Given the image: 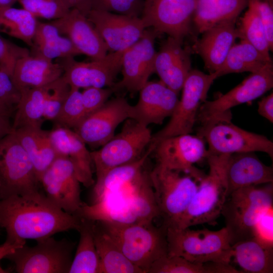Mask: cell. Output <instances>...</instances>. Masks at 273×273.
Instances as JSON below:
<instances>
[{"mask_svg": "<svg viewBox=\"0 0 273 273\" xmlns=\"http://www.w3.org/2000/svg\"><path fill=\"white\" fill-rule=\"evenodd\" d=\"M81 217L54 204L42 193L35 197L13 195L0 199V228L5 242L16 247L28 239L36 241L56 233L78 229Z\"/></svg>", "mask_w": 273, "mask_h": 273, "instance_id": "6da1fadb", "label": "cell"}, {"mask_svg": "<svg viewBox=\"0 0 273 273\" xmlns=\"http://www.w3.org/2000/svg\"><path fill=\"white\" fill-rule=\"evenodd\" d=\"M124 255L144 273L168 254L166 228L150 223H119L96 220Z\"/></svg>", "mask_w": 273, "mask_h": 273, "instance_id": "7a4b0ae2", "label": "cell"}, {"mask_svg": "<svg viewBox=\"0 0 273 273\" xmlns=\"http://www.w3.org/2000/svg\"><path fill=\"white\" fill-rule=\"evenodd\" d=\"M230 155H207L209 172L201 180L188 208L173 228L215 224L227 198L225 173Z\"/></svg>", "mask_w": 273, "mask_h": 273, "instance_id": "3957f363", "label": "cell"}, {"mask_svg": "<svg viewBox=\"0 0 273 273\" xmlns=\"http://www.w3.org/2000/svg\"><path fill=\"white\" fill-rule=\"evenodd\" d=\"M272 206V183L233 192L226 198L221 212L231 245L253 238V228L257 220Z\"/></svg>", "mask_w": 273, "mask_h": 273, "instance_id": "277c9868", "label": "cell"}, {"mask_svg": "<svg viewBox=\"0 0 273 273\" xmlns=\"http://www.w3.org/2000/svg\"><path fill=\"white\" fill-rule=\"evenodd\" d=\"M205 173H187L159 164L150 171L155 198L166 228H174L186 210Z\"/></svg>", "mask_w": 273, "mask_h": 273, "instance_id": "5b68a950", "label": "cell"}, {"mask_svg": "<svg viewBox=\"0 0 273 273\" xmlns=\"http://www.w3.org/2000/svg\"><path fill=\"white\" fill-rule=\"evenodd\" d=\"M168 255L195 263H231V245L225 227L217 231L166 228Z\"/></svg>", "mask_w": 273, "mask_h": 273, "instance_id": "8992f818", "label": "cell"}, {"mask_svg": "<svg viewBox=\"0 0 273 273\" xmlns=\"http://www.w3.org/2000/svg\"><path fill=\"white\" fill-rule=\"evenodd\" d=\"M31 160L13 131L0 140V199L42 194Z\"/></svg>", "mask_w": 273, "mask_h": 273, "instance_id": "52a82bcc", "label": "cell"}, {"mask_svg": "<svg viewBox=\"0 0 273 273\" xmlns=\"http://www.w3.org/2000/svg\"><path fill=\"white\" fill-rule=\"evenodd\" d=\"M125 121L119 133L90 152L97 180L112 169L139 158L151 143L152 135L148 126L132 119Z\"/></svg>", "mask_w": 273, "mask_h": 273, "instance_id": "ba28073f", "label": "cell"}, {"mask_svg": "<svg viewBox=\"0 0 273 273\" xmlns=\"http://www.w3.org/2000/svg\"><path fill=\"white\" fill-rule=\"evenodd\" d=\"M34 246L25 244L14 249L7 258L15 264L19 273H68L75 243L66 239L52 237L37 240Z\"/></svg>", "mask_w": 273, "mask_h": 273, "instance_id": "9c48e42d", "label": "cell"}, {"mask_svg": "<svg viewBox=\"0 0 273 273\" xmlns=\"http://www.w3.org/2000/svg\"><path fill=\"white\" fill-rule=\"evenodd\" d=\"M217 78L216 72L205 74L200 70H192L186 79L182 96L167 124L152 135L151 143L175 135L190 133L197 121L202 104L206 101L208 90Z\"/></svg>", "mask_w": 273, "mask_h": 273, "instance_id": "30bf717a", "label": "cell"}, {"mask_svg": "<svg viewBox=\"0 0 273 273\" xmlns=\"http://www.w3.org/2000/svg\"><path fill=\"white\" fill-rule=\"evenodd\" d=\"M273 86V67L270 62L259 71L251 73L241 83L213 101L206 100L201 106L197 120L201 127L217 121L231 120V109L253 101Z\"/></svg>", "mask_w": 273, "mask_h": 273, "instance_id": "8fae6325", "label": "cell"}, {"mask_svg": "<svg viewBox=\"0 0 273 273\" xmlns=\"http://www.w3.org/2000/svg\"><path fill=\"white\" fill-rule=\"evenodd\" d=\"M197 0H145L141 18L146 28L183 42L192 33Z\"/></svg>", "mask_w": 273, "mask_h": 273, "instance_id": "7c38bea8", "label": "cell"}, {"mask_svg": "<svg viewBox=\"0 0 273 273\" xmlns=\"http://www.w3.org/2000/svg\"><path fill=\"white\" fill-rule=\"evenodd\" d=\"M198 135L206 141L207 155L262 152L273 158V143L266 136L233 124L231 120L217 121L200 127Z\"/></svg>", "mask_w": 273, "mask_h": 273, "instance_id": "4fadbf2b", "label": "cell"}, {"mask_svg": "<svg viewBox=\"0 0 273 273\" xmlns=\"http://www.w3.org/2000/svg\"><path fill=\"white\" fill-rule=\"evenodd\" d=\"M124 51L109 52L104 57L90 62H78L74 57L57 59L63 70V78L72 87H112L121 70Z\"/></svg>", "mask_w": 273, "mask_h": 273, "instance_id": "5bb4252c", "label": "cell"}, {"mask_svg": "<svg viewBox=\"0 0 273 273\" xmlns=\"http://www.w3.org/2000/svg\"><path fill=\"white\" fill-rule=\"evenodd\" d=\"M39 182L47 198L63 211L75 214L84 204L80 198V183L67 157L59 155Z\"/></svg>", "mask_w": 273, "mask_h": 273, "instance_id": "9a60e30c", "label": "cell"}, {"mask_svg": "<svg viewBox=\"0 0 273 273\" xmlns=\"http://www.w3.org/2000/svg\"><path fill=\"white\" fill-rule=\"evenodd\" d=\"M131 113L132 105L125 99L114 98L86 116L73 130L86 145L101 147L114 136L121 123L131 118Z\"/></svg>", "mask_w": 273, "mask_h": 273, "instance_id": "2e32d148", "label": "cell"}, {"mask_svg": "<svg viewBox=\"0 0 273 273\" xmlns=\"http://www.w3.org/2000/svg\"><path fill=\"white\" fill-rule=\"evenodd\" d=\"M149 28L145 29L138 41L124 51L121 70L122 78L113 86L115 92L122 88L131 93L139 92L155 72L157 52L154 43L158 34Z\"/></svg>", "mask_w": 273, "mask_h": 273, "instance_id": "e0dca14e", "label": "cell"}, {"mask_svg": "<svg viewBox=\"0 0 273 273\" xmlns=\"http://www.w3.org/2000/svg\"><path fill=\"white\" fill-rule=\"evenodd\" d=\"M154 145L157 164L187 173L202 172L194 166L207 155L204 140L200 136L183 134L163 139Z\"/></svg>", "mask_w": 273, "mask_h": 273, "instance_id": "ac0fdd59", "label": "cell"}, {"mask_svg": "<svg viewBox=\"0 0 273 273\" xmlns=\"http://www.w3.org/2000/svg\"><path fill=\"white\" fill-rule=\"evenodd\" d=\"M87 18L109 52L125 51L142 37L146 29L141 17L91 10Z\"/></svg>", "mask_w": 273, "mask_h": 273, "instance_id": "d6986e66", "label": "cell"}, {"mask_svg": "<svg viewBox=\"0 0 273 273\" xmlns=\"http://www.w3.org/2000/svg\"><path fill=\"white\" fill-rule=\"evenodd\" d=\"M139 92L138 101L132 105L131 119L146 126L162 124L171 116L179 100L178 94L160 80L147 81Z\"/></svg>", "mask_w": 273, "mask_h": 273, "instance_id": "ffe728a7", "label": "cell"}, {"mask_svg": "<svg viewBox=\"0 0 273 273\" xmlns=\"http://www.w3.org/2000/svg\"><path fill=\"white\" fill-rule=\"evenodd\" d=\"M50 22L71 40L82 55L96 60L107 54L104 40L87 17L78 10L71 9L63 17Z\"/></svg>", "mask_w": 273, "mask_h": 273, "instance_id": "44dd1931", "label": "cell"}, {"mask_svg": "<svg viewBox=\"0 0 273 273\" xmlns=\"http://www.w3.org/2000/svg\"><path fill=\"white\" fill-rule=\"evenodd\" d=\"M183 42L168 36L157 52L155 70L162 82L178 94L191 70V51Z\"/></svg>", "mask_w": 273, "mask_h": 273, "instance_id": "7402d4cb", "label": "cell"}, {"mask_svg": "<svg viewBox=\"0 0 273 273\" xmlns=\"http://www.w3.org/2000/svg\"><path fill=\"white\" fill-rule=\"evenodd\" d=\"M230 154L225 167L226 197L245 187L273 182V169L264 164L254 153Z\"/></svg>", "mask_w": 273, "mask_h": 273, "instance_id": "603a6c76", "label": "cell"}, {"mask_svg": "<svg viewBox=\"0 0 273 273\" xmlns=\"http://www.w3.org/2000/svg\"><path fill=\"white\" fill-rule=\"evenodd\" d=\"M235 23L236 21L225 22L208 29L193 46L203 59L209 73L220 68L236 39L239 38Z\"/></svg>", "mask_w": 273, "mask_h": 273, "instance_id": "cb8c5ba5", "label": "cell"}, {"mask_svg": "<svg viewBox=\"0 0 273 273\" xmlns=\"http://www.w3.org/2000/svg\"><path fill=\"white\" fill-rule=\"evenodd\" d=\"M50 136L58 154L72 163L79 182L85 187L94 185L90 152L80 137L73 130L59 126L50 131Z\"/></svg>", "mask_w": 273, "mask_h": 273, "instance_id": "d4e9b609", "label": "cell"}, {"mask_svg": "<svg viewBox=\"0 0 273 273\" xmlns=\"http://www.w3.org/2000/svg\"><path fill=\"white\" fill-rule=\"evenodd\" d=\"M63 74V68L57 61L30 53L17 61L12 80L21 92L49 84L62 77Z\"/></svg>", "mask_w": 273, "mask_h": 273, "instance_id": "484cf974", "label": "cell"}, {"mask_svg": "<svg viewBox=\"0 0 273 273\" xmlns=\"http://www.w3.org/2000/svg\"><path fill=\"white\" fill-rule=\"evenodd\" d=\"M13 133L28 155L39 181L59 156L51 140L50 131L35 125L20 127L14 130Z\"/></svg>", "mask_w": 273, "mask_h": 273, "instance_id": "4316f807", "label": "cell"}, {"mask_svg": "<svg viewBox=\"0 0 273 273\" xmlns=\"http://www.w3.org/2000/svg\"><path fill=\"white\" fill-rule=\"evenodd\" d=\"M249 0H197L193 25L202 33L222 23L236 21Z\"/></svg>", "mask_w": 273, "mask_h": 273, "instance_id": "83f0119b", "label": "cell"}, {"mask_svg": "<svg viewBox=\"0 0 273 273\" xmlns=\"http://www.w3.org/2000/svg\"><path fill=\"white\" fill-rule=\"evenodd\" d=\"M154 148V146L150 144L139 158L112 169L100 179L96 180L94 187V203L109 194L119 193L130 185L146 168L148 157Z\"/></svg>", "mask_w": 273, "mask_h": 273, "instance_id": "f1b7e54d", "label": "cell"}, {"mask_svg": "<svg viewBox=\"0 0 273 273\" xmlns=\"http://www.w3.org/2000/svg\"><path fill=\"white\" fill-rule=\"evenodd\" d=\"M30 53L53 60L82 55L71 40L51 22H38Z\"/></svg>", "mask_w": 273, "mask_h": 273, "instance_id": "f546056e", "label": "cell"}, {"mask_svg": "<svg viewBox=\"0 0 273 273\" xmlns=\"http://www.w3.org/2000/svg\"><path fill=\"white\" fill-rule=\"evenodd\" d=\"M233 259L242 272H273V248H267L254 239L238 242L231 245Z\"/></svg>", "mask_w": 273, "mask_h": 273, "instance_id": "4dcf8cb0", "label": "cell"}, {"mask_svg": "<svg viewBox=\"0 0 273 273\" xmlns=\"http://www.w3.org/2000/svg\"><path fill=\"white\" fill-rule=\"evenodd\" d=\"M94 236L100 260V273H144L133 264L94 220Z\"/></svg>", "mask_w": 273, "mask_h": 273, "instance_id": "1f68e13d", "label": "cell"}, {"mask_svg": "<svg viewBox=\"0 0 273 273\" xmlns=\"http://www.w3.org/2000/svg\"><path fill=\"white\" fill-rule=\"evenodd\" d=\"M234 43L230 50L222 65L215 72L217 77L233 73H254L272 62L245 39Z\"/></svg>", "mask_w": 273, "mask_h": 273, "instance_id": "d6a6232c", "label": "cell"}, {"mask_svg": "<svg viewBox=\"0 0 273 273\" xmlns=\"http://www.w3.org/2000/svg\"><path fill=\"white\" fill-rule=\"evenodd\" d=\"M52 83L20 92L12 124L13 130L26 126L42 125L46 102Z\"/></svg>", "mask_w": 273, "mask_h": 273, "instance_id": "836d02e7", "label": "cell"}, {"mask_svg": "<svg viewBox=\"0 0 273 273\" xmlns=\"http://www.w3.org/2000/svg\"><path fill=\"white\" fill-rule=\"evenodd\" d=\"M151 170L146 169L128 192L127 199L137 221L152 222L159 215L150 179Z\"/></svg>", "mask_w": 273, "mask_h": 273, "instance_id": "e575fe53", "label": "cell"}, {"mask_svg": "<svg viewBox=\"0 0 273 273\" xmlns=\"http://www.w3.org/2000/svg\"><path fill=\"white\" fill-rule=\"evenodd\" d=\"M95 221L81 217L78 244L69 273H100V260L94 236Z\"/></svg>", "mask_w": 273, "mask_h": 273, "instance_id": "d590c367", "label": "cell"}, {"mask_svg": "<svg viewBox=\"0 0 273 273\" xmlns=\"http://www.w3.org/2000/svg\"><path fill=\"white\" fill-rule=\"evenodd\" d=\"M38 22L35 17L23 8L0 9V32L20 39L30 48Z\"/></svg>", "mask_w": 273, "mask_h": 273, "instance_id": "8d00e7d4", "label": "cell"}, {"mask_svg": "<svg viewBox=\"0 0 273 273\" xmlns=\"http://www.w3.org/2000/svg\"><path fill=\"white\" fill-rule=\"evenodd\" d=\"M248 9L241 20L239 38L245 39L268 58H271L264 28L254 1H248Z\"/></svg>", "mask_w": 273, "mask_h": 273, "instance_id": "74e56055", "label": "cell"}, {"mask_svg": "<svg viewBox=\"0 0 273 273\" xmlns=\"http://www.w3.org/2000/svg\"><path fill=\"white\" fill-rule=\"evenodd\" d=\"M67 97L53 121L58 126L74 128L85 117L80 89L70 86Z\"/></svg>", "mask_w": 273, "mask_h": 273, "instance_id": "f35d334b", "label": "cell"}, {"mask_svg": "<svg viewBox=\"0 0 273 273\" xmlns=\"http://www.w3.org/2000/svg\"><path fill=\"white\" fill-rule=\"evenodd\" d=\"M17 2L36 18L51 21L63 17L71 9L64 0H18Z\"/></svg>", "mask_w": 273, "mask_h": 273, "instance_id": "ab89813d", "label": "cell"}, {"mask_svg": "<svg viewBox=\"0 0 273 273\" xmlns=\"http://www.w3.org/2000/svg\"><path fill=\"white\" fill-rule=\"evenodd\" d=\"M149 273H207L204 263H195L178 256L165 255L151 266Z\"/></svg>", "mask_w": 273, "mask_h": 273, "instance_id": "60d3db41", "label": "cell"}, {"mask_svg": "<svg viewBox=\"0 0 273 273\" xmlns=\"http://www.w3.org/2000/svg\"><path fill=\"white\" fill-rule=\"evenodd\" d=\"M144 0H92V10L141 17Z\"/></svg>", "mask_w": 273, "mask_h": 273, "instance_id": "b9f144b4", "label": "cell"}, {"mask_svg": "<svg viewBox=\"0 0 273 273\" xmlns=\"http://www.w3.org/2000/svg\"><path fill=\"white\" fill-rule=\"evenodd\" d=\"M70 88L62 76L52 83L46 102L44 119L53 120L56 117L68 95Z\"/></svg>", "mask_w": 273, "mask_h": 273, "instance_id": "7bdbcfd3", "label": "cell"}, {"mask_svg": "<svg viewBox=\"0 0 273 273\" xmlns=\"http://www.w3.org/2000/svg\"><path fill=\"white\" fill-rule=\"evenodd\" d=\"M30 53L28 49L18 46L0 35V67L11 78L17 61Z\"/></svg>", "mask_w": 273, "mask_h": 273, "instance_id": "ee69618b", "label": "cell"}, {"mask_svg": "<svg viewBox=\"0 0 273 273\" xmlns=\"http://www.w3.org/2000/svg\"><path fill=\"white\" fill-rule=\"evenodd\" d=\"M115 92L113 86L106 88L89 87L83 88L81 92V96L85 117L103 106Z\"/></svg>", "mask_w": 273, "mask_h": 273, "instance_id": "f6af8a7d", "label": "cell"}, {"mask_svg": "<svg viewBox=\"0 0 273 273\" xmlns=\"http://www.w3.org/2000/svg\"><path fill=\"white\" fill-rule=\"evenodd\" d=\"M273 207L259 217L253 231V238L262 245L273 248Z\"/></svg>", "mask_w": 273, "mask_h": 273, "instance_id": "bcb514c9", "label": "cell"}, {"mask_svg": "<svg viewBox=\"0 0 273 273\" xmlns=\"http://www.w3.org/2000/svg\"><path fill=\"white\" fill-rule=\"evenodd\" d=\"M21 93L14 84L11 76L0 67V100L11 107H15Z\"/></svg>", "mask_w": 273, "mask_h": 273, "instance_id": "7dc6e473", "label": "cell"}, {"mask_svg": "<svg viewBox=\"0 0 273 273\" xmlns=\"http://www.w3.org/2000/svg\"><path fill=\"white\" fill-rule=\"evenodd\" d=\"M259 13L269 51L273 49V6L267 0L253 1Z\"/></svg>", "mask_w": 273, "mask_h": 273, "instance_id": "c3c4849f", "label": "cell"}, {"mask_svg": "<svg viewBox=\"0 0 273 273\" xmlns=\"http://www.w3.org/2000/svg\"><path fill=\"white\" fill-rule=\"evenodd\" d=\"M258 113L267 119L270 122H273V93L262 98L258 103Z\"/></svg>", "mask_w": 273, "mask_h": 273, "instance_id": "681fc988", "label": "cell"}, {"mask_svg": "<svg viewBox=\"0 0 273 273\" xmlns=\"http://www.w3.org/2000/svg\"><path fill=\"white\" fill-rule=\"evenodd\" d=\"M71 9H76L85 16L92 10V0H64Z\"/></svg>", "mask_w": 273, "mask_h": 273, "instance_id": "f907efd6", "label": "cell"}, {"mask_svg": "<svg viewBox=\"0 0 273 273\" xmlns=\"http://www.w3.org/2000/svg\"><path fill=\"white\" fill-rule=\"evenodd\" d=\"M9 118L7 116H0V140L13 131Z\"/></svg>", "mask_w": 273, "mask_h": 273, "instance_id": "816d5d0a", "label": "cell"}, {"mask_svg": "<svg viewBox=\"0 0 273 273\" xmlns=\"http://www.w3.org/2000/svg\"><path fill=\"white\" fill-rule=\"evenodd\" d=\"M15 246L11 245L6 242L0 246V261L5 258L6 256L12 252L14 249L16 248ZM6 270L3 269L0 266V273L7 272Z\"/></svg>", "mask_w": 273, "mask_h": 273, "instance_id": "f5cc1de1", "label": "cell"}, {"mask_svg": "<svg viewBox=\"0 0 273 273\" xmlns=\"http://www.w3.org/2000/svg\"><path fill=\"white\" fill-rule=\"evenodd\" d=\"M11 107L0 100V116H10L13 111Z\"/></svg>", "mask_w": 273, "mask_h": 273, "instance_id": "db71d44e", "label": "cell"}, {"mask_svg": "<svg viewBox=\"0 0 273 273\" xmlns=\"http://www.w3.org/2000/svg\"><path fill=\"white\" fill-rule=\"evenodd\" d=\"M17 1L18 0H0V9L12 7Z\"/></svg>", "mask_w": 273, "mask_h": 273, "instance_id": "11a10c76", "label": "cell"}, {"mask_svg": "<svg viewBox=\"0 0 273 273\" xmlns=\"http://www.w3.org/2000/svg\"><path fill=\"white\" fill-rule=\"evenodd\" d=\"M271 6H273V0H267Z\"/></svg>", "mask_w": 273, "mask_h": 273, "instance_id": "9f6ffc18", "label": "cell"}, {"mask_svg": "<svg viewBox=\"0 0 273 273\" xmlns=\"http://www.w3.org/2000/svg\"><path fill=\"white\" fill-rule=\"evenodd\" d=\"M253 1H261V0H253Z\"/></svg>", "mask_w": 273, "mask_h": 273, "instance_id": "6f0895ef", "label": "cell"}]
</instances>
